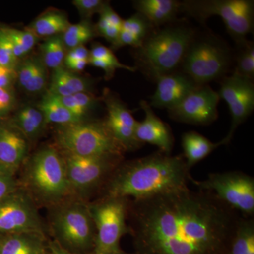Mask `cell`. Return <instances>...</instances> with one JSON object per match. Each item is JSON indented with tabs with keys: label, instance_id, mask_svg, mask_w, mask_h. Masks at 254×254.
<instances>
[{
	"label": "cell",
	"instance_id": "6da1fadb",
	"mask_svg": "<svg viewBox=\"0 0 254 254\" xmlns=\"http://www.w3.org/2000/svg\"><path fill=\"white\" fill-rule=\"evenodd\" d=\"M213 193L189 187L129 199L133 254H225L240 220Z\"/></svg>",
	"mask_w": 254,
	"mask_h": 254
},
{
	"label": "cell",
	"instance_id": "7a4b0ae2",
	"mask_svg": "<svg viewBox=\"0 0 254 254\" xmlns=\"http://www.w3.org/2000/svg\"><path fill=\"white\" fill-rule=\"evenodd\" d=\"M191 177L183 155L158 150L120 163L102 187L101 197L141 199L185 188Z\"/></svg>",
	"mask_w": 254,
	"mask_h": 254
},
{
	"label": "cell",
	"instance_id": "3957f363",
	"mask_svg": "<svg viewBox=\"0 0 254 254\" xmlns=\"http://www.w3.org/2000/svg\"><path fill=\"white\" fill-rule=\"evenodd\" d=\"M18 183L37 205L50 208L71 195L63 155L50 147L38 150L31 157Z\"/></svg>",
	"mask_w": 254,
	"mask_h": 254
},
{
	"label": "cell",
	"instance_id": "277c9868",
	"mask_svg": "<svg viewBox=\"0 0 254 254\" xmlns=\"http://www.w3.org/2000/svg\"><path fill=\"white\" fill-rule=\"evenodd\" d=\"M49 228L55 242L64 250L74 254H93L95 225L84 200L67 198L50 207Z\"/></svg>",
	"mask_w": 254,
	"mask_h": 254
},
{
	"label": "cell",
	"instance_id": "5b68a950",
	"mask_svg": "<svg viewBox=\"0 0 254 254\" xmlns=\"http://www.w3.org/2000/svg\"><path fill=\"white\" fill-rule=\"evenodd\" d=\"M194 32L184 25L170 26L150 33L137 48V59L143 71L156 80L173 73L194 39Z\"/></svg>",
	"mask_w": 254,
	"mask_h": 254
},
{
	"label": "cell",
	"instance_id": "8992f818",
	"mask_svg": "<svg viewBox=\"0 0 254 254\" xmlns=\"http://www.w3.org/2000/svg\"><path fill=\"white\" fill-rule=\"evenodd\" d=\"M180 11L204 21L220 16L233 39L242 46L254 28V1L252 0H187L180 2Z\"/></svg>",
	"mask_w": 254,
	"mask_h": 254
},
{
	"label": "cell",
	"instance_id": "52a82bcc",
	"mask_svg": "<svg viewBox=\"0 0 254 254\" xmlns=\"http://www.w3.org/2000/svg\"><path fill=\"white\" fill-rule=\"evenodd\" d=\"M56 141L64 153L79 156L123 155L121 145L114 138L105 122H81L60 126Z\"/></svg>",
	"mask_w": 254,
	"mask_h": 254
},
{
	"label": "cell",
	"instance_id": "ba28073f",
	"mask_svg": "<svg viewBox=\"0 0 254 254\" xmlns=\"http://www.w3.org/2000/svg\"><path fill=\"white\" fill-rule=\"evenodd\" d=\"M128 205V198L118 197H100L88 203L95 228L93 254H109L121 250L122 237L129 234Z\"/></svg>",
	"mask_w": 254,
	"mask_h": 254
},
{
	"label": "cell",
	"instance_id": "9c48e42d",
	"mask_svg": "<svg viewBox=\"0 0 254 254\" xmlns=\"http://www.w3.org/2000/svg\"><path fill=\"white\" fill-rule=\"evenodd\" d=\"M123 157H85L64 153L63 158L71 194L84 200L83 198L92 192L101 190L114 170L122 163Z\"/></svg>",
	"mask_w": 254,
	"mask_h": 254
},
{
	"label": "cell",
	"instance_id": "30bf717a",
	"mask_svg": "<svg viewBox=\"0 0 254 254\" xmlns=\"http://www.w3.org/2000/svg\"><path fill=\"white\" fill-rule=\"evenodd\" d=\"M198 190L213 193L220 201L249 218L254 215V178L240 171L210 173L205 180H190Z\"/></svg>",
	"mask_w": 254,
	"mask_h": 254
},
{
	"label": "cell",
	"instance_id": "8fae6325",
	"mask_svg": "<svg viewBox=\"0 0 254 254\" xmlns=\"http://www.w3.org/2000/svg\"><path fill=\"white\" fill-rule=\"evenodd\" d=\"M230 61L229 50L221 43L212 39H193L181 65L183 73L202 86L225 74Z\"/></svg>",
	"mask_w": 254,
	"mask_h": 254
},
{
	"label": "cell",
	"instance_id": "7c38bea8",
	"mask_svg": "<svg viewBox=\"0 0 254 254\" xmlns=\"http://www.w3.org/2000/svg\"><path fill=\"white\" fill-rule=\"evenodd\" d=\"M22 232L47 235L38 205L27 191L19 186L0 200V236Z\"/></svg>",
	"mask_w": 254,
	"mask_h": 254
},
{
	"label": "cell",
	"instance_id": "4fadbf2b",
	"mask_svg": "<svg viewBox=\"0 0 254 254\" xmlns=\"http://www.w3.org/2000/svg\"><path fill=\"white\" fill-rule=\"evenodd\" d=\"M220 99L228 105L232 117L230 129L221 141L222 145L229 144L237 128L250 116L254 109V85L252 80L234 73L224 78L218 92Z\"/></svg>",
	"mask_w": 254,
	"mask_h": 254
},
{
	"label": "cell",
	"instance_id": "5bb4252c",
	"mask_svg": "<svg viewBox=\"0 0 254 254\" xmlns=\"http://www.w3.org/2000/svg\"><path fill=\"white\" fill-rule=\"evenodd\" d=\"M220 98L210 86H199L187 95L181 103L168 110L170 118L179 123L209 125L218 118Z\"/></svg>",
	"mask_w": 254,
	"mask_h": 254
},
{
	"label": "cell",
	"instance_id": "9a60e30c",
	"mask_svg": "<svg viewBox=\"0 0 254 254\" xmlns=\"http://www.w3.org/2000/svg\"><path fill=\"white\" fill-rule=\"evenodd\" d=\"M157 88L150 97V105L153 108L170 110L199 86L185 73H169L156 79Z\"/></svg>",
	"mask_w": 254,
	"mask_h": 254
},
{
	"label": "cell",
	"instance_id": "2e32d148",
	"mask_svg": "<svg viewBox=\"0 0 254 254\" xmlns=\"http://www.w3.org/2000/svg\"><path fill=\"white\" fill-rule=\"evenodd\" d=\"M145 113L143 121L137 122L135 134L142 143H150L158 147L159 150L171 154L175 144V138L170 127L155 115L152 107L145 100L140 103Z\"/></svg>",
	"mask_w": 254,
	"mask_h": 254
},
{
	"label": "cell",
	"instance_id": "e0dca14e",
	"mask_svg": "<svg viewBox=\"0 0 254 254\" xmlns=\"http://www.w3.org/2000/svg\"><path fill=\"white\" fill-rule=\"evenodd\" d=\"M28 140L13 126L0 125V168L16 175L24 164Z\"/></svg>",
	"mask_w": 254,
	"mask_h": 254
},
{
	"label": "cell",
	"instance_id": "ac0fdd59",
	"mask_svg": "<svg viewBox=\"0 0 254 254\" xmlns=\"http://www.w3.org/2000/svg\"><path fill=\"white\" fill-rule=\"evenodd\" d=\"M0 254H44L48 240L38 232L1 235Z\"/></svg>",
	"mask_w": 254,
	"mask_h": 254
},
{
	"label": "cell",
	"instance_id": "d6986e66",
	"mask_svg": "<svg viewBox=\"0 0 254 254\" xmlns=\"http://www.w3.org/2000/svg\"><path fill=\"white\" fill-rule=\"evenodd\" d=\"M134 6L152 26H160L175 19L180 2L175 0H138L134 1Z\"/></svg>",
	"mask_w": 254,
	"mask_h": 254
},
{
	"label": "cell",
	"instance_id": "ffe728a7",
	"mask_svg": "<svg viewBox=\"0 0 254 254\" xmlns=\"http://www.w3.org/2000/svg\"><path fill=\"white\" fill-rule=\"evenodd\" d=\"M221 145V142L213 143L194 131L186 132L182 137L183 156L190 170Z\"/></svg>",
	"mask_w": 254,
	"mask_h": 254
},
{
	"label": "cell",
	"instance_id": "44dd1931",
	"mask_svg": "<svg viewBox=\"0 0 254 254\" xmlns=\"http://www.w3.org/2000/svg\"><path fill=\"white\" fill-rule=\"evenodd\" d=\"M152 26L149 21L139 13L123 20L120 36L113 46L115 48L125 46L140 48L150 34V28Z\"/></svg>",
	"mask_w": 254,
	"mask_h": 254
},
{
	"label": "cell",
	"instance_id": "7402d4cb",
	"mask_svg": "<svg viewBox=\"0 0 254 254\" xmlns=\"http://www.w3.org/2000/svg\"><path fill=\"white\" fill-rule=\"evenodd\" d=\"M88 88L89 82L86 79L62 66L54 70L48 94L55 96H67L81 92H87Z\"/></svg>",
	"mask_w": 254,
	"mask_h": 254
},
{
	"label": "cell",
	"instance_id": "603a6c76",
	"mask_svg": "<svg viewBox=\"0 0 254 254\" xmlns=\"http://www.w3.org/2000/svg\"><path fill=\"white\" fill-rule=\"evenodd\" d=\"M46 121L41 110L31 106H26L20 110L15 116V127L26 137V139H35L41 134Z\"/></svg>",
	"mask_w": 254,
	"mask_h": 254
},
{
	"label": "cell",
	"instance_id": "cb8c5ba5",
	"mask_svg": "<svg viewBox=\"0 0 254 254\" xmlns=\"http://www.w3.org/2000/svg\"><path fill=\"white\" fill-rule=\"evenodd\" d=\"M44 116L46 123L56 124L60 126L83 122L58 101L53 95L47 94L38 105Z\"/></svg>",
	"mask_w": 254,
	"mask_h": 254
},
{
	"label": "cell",
	"instance_id": "d4e9b609",
	"mask_svg": "<svg viewBox=\"0 0 254 254\" xmlns=\"http://www.w3.org/2000/svg\"><path fill=\"white\" fill-rule=\"evenodd\" d=\"M225 254H254V220L240 218Z\"/></svg>",
	"mask_w": 254,
	"mask_h": 254
},
{
	"label": "cell",
	"instance_id": "484cf974",
	"mask_svg": "<svg viewBox=\"0 0 254 254\" xmlns=\"http://www.w3.org/2000/svg\"><path fill=\"white\" fill-rule=\"evenodd\" d=\"M69 25L65 15L53 11L42 15L33 22L30 30L38 37H52L64 33Z\"/></svg>",
	"mask_w": 254,
	"mask_h": 254
},
{
	"label": "cell",
	"instance_id": "4316f807",
	"mask_svg": "<svg viewBox=\"0 0 254 254\" xmlns=\"http://www.w3.org/2000/svg\"><path fill=\"white\" fill-rule=\"evenodd\" d=\"M123 20L106 3L100 12V18L97 24V31L100 36L115 45L121 31Z\"/></svg>",
	"mask_w": 254,
	"mask_h": 254
},
{
	"label": "cell",
	"instance_id": "83f0119b",
	"mask_svg": "<svg viewBox=\"0 0 254 254\" xmlns=\"http://www.w3.org/2000/svg\"><path fill=\"white\" fill-rule=\"evenodd\" d=\"M42 62L46 67L57 69L62 67L66 53L63 38L60 36L50 37L41 46Z\"/></svg>",
	"mask_w": 254,
	"mask_h": 254
},
{
	"label": "cell",
	"instance_id": "f1b7e54d",
	"mask_svg": "<svg viewBox=\"0 0 254 254\" xmlns=\"http://www.w3.org/2000/svg\"><path fill=\"white\" fill-rule=\"evenodd\" d=\"M4 30L16 59L27 54L38 41V37L30 29L21 31L14 28H4Z\"/></svg>",
	"mask_w": 254,
	"mask_h": 254
},
{
	"label": "cell",
	"instance_id": "f546056e",
	"mask_svg": "<svg viewBox=\"0 0 254 254\" xmlns=\"http://www.w3.org/2000/svg\"><path fill=\"white\" fill-rule=\"evenodd\" d=\"M95 36V31L91 25L87 22L69 25L63 35L65 47L72 49L91 41Z\"/></svg>",
	"mask_w": 254,
	"mask_h": 254
},
{
	"label": "cell",
	"instance_id": "4dcf8cb0",
	"mask_svg": "<svg viewBox=\"0 0 254 254\" xmlns=\"http://www.w3.org/2000/svg\"><path fill=\"white\" fill-rule=\"evenodd\" d=\"M237 57L235 73L252 80L254 76V47L252 42H246Z\"/></svg>",
	"mask_w": 254,
	"mask_h": 254
},
{
	"label": "cell",
	"instance_id": "1f68e13d",
	"mask_svg": "<svg viewBox=\"0 0 254 254\" xmlns=\"http://www.w3.org/2000/svg\"><path fill=\"white\" fill-rule=\"evenodd\" d=\"M17 59L14 54L11 43L4 28L0 29V65L14 69Z\"/></svg>",
	"mask_w": 254,
	"mask_h": 254
},
{
	"label": "cell",
	"instance_id": "d6a6232c",
	"mask_svg": "<svg viewBox=\"0 0 254 254\" xmlns=\"http://www.w3.org/2000/svg\"><path fill=\"white\" fill-rule=\"evenodd\" d=\"M46 66L42 60L37 58L34 71L32 76L29 84L28 85L26 91L29 93H39L44 89L47 82Z\"/></svg>",
	"mask_w": 254,
	"mask_h": 254
},
{
	"label": "cell",
	"instance_id": "836d02e7",
	"mask_svg": "<svg viewBox=\"0 0 254 254\" xmlns=\"http://www.w3.org/2000/svg\"><path fill=\"white\" fill-rule=\"evenodd\" d=\"M89 58L105 60V61L109 62V63L116 65L119 68H123L127 71H132V72L136 71V68L127 66V65L120 63L118 58L114 55L112 50L103 45L97 44L93 46L91 53H90Z\"/></svg>",
	"mask_w": 254,
	"mask_h": 254
},
{
	"label": "cell",
	"instance_id": "e575fe53",
	"mask_svg": "<svg viewBox=\"0 0 254 254\" xmlns=\"http://www.w3.org/2000/svg\"><path fill=\"white\" fill-rule=\"evenodd\" d=\"M14 174L0 168V200L14 192L19 187Z\"/></svg>",
	"mask_w": 254,
	"mask_h": 254
},
{
	"label": "cell",
	"instance_id": "d590c367",
	"mask_svg": "<svg viewBox=\"0 0 254 254\" xmlns=\"http://www.w3.org/2000/svg\"><path fill=\"white\" fill-rule=\"evenodd\" d=\"M106 3L101 0H74L73 4L77 8L83 16H91L95 13H100Z\"/></svg>",
	"mask_w": 254,
	"mask_h": 254
},
{
	"label": "cell",
	"instance_id": "8d00e7d4",
	"mask_svg": "<svg viewBox=\"0 0 254 254\" xmlns=\"http://www.w3.org/2000/svg\"><path fill=\"white\" fill-rule=\"evenodd\" d=\"M15 96L11 88H0V118L9 115L15 105Z\"/></svg>",
	"mask_w": 254,
	"mask_h": 254
},
{
	"label": "cell",
	"instance_id": "74e56055",
	"mask_svg": "<svg viewBox=\"0 0 254 254\" xmlns=\"http://www.w3.org/2000/svg\"><path fill=\"white\" fill-rule=\"evenodd\" d=\"M53 96H55V95H53ZM55 97L62 105H63L66 109L69 110L75 116L84 121V118L86 114L82 110L81 107L78 104L74 95Z\"/></svg>",
	"mask_w": 254,
	"mask_h": 254
},
{
	"label": "cell",
	"instance_id": "f35d334b",
	"mask_svg": "<svg viewBox=\"0 0 254 254\" xmlns=\"http://www.w3.org/2000/svg\"><path fill=\"white\" fill-rule=\"evenodd\" d=\"M16 77L14 69L0 65V88H11Z\"/></svg>",
	"mask_w": 254,
	"mask_h": 254
},
{
	"label": "cell",
	"instance_id": "ab89813d",
	"mask_svg": "<svg viewBox=\"0 0 254 254\" xmlns=\"http://www.w3.org/2000/svg\"><path fill=\"white\" fill-rule=\"evenodd\" d=\"M74 95L78 104L85 113H88L95 105V98L87 92H81Z\"/></svg>",
	"mask_w": 254,
	"mask_h": 254
},
{
	"label": "cell",
	"instance_id": "60d3db41",
	"mask_svg": "<svg viewBox=\"0 0 254 254\" xmlns=\"http://www.w3.org/2000/svg\"><path fill=\"white\" fill-rule=\"evenodd\" d=\"M90 53L84 46L76 47L68 52L65 57V62L76 61L89 59Z\"/></svg>",
	"mask_w": 254,
	"mask_h": 254
},
{
	"label": "cell",
	"instance_id": "b9f144b4",
	"mask_svg": "<svg viewBox=\"0 0 254 254\" xmlns=\"http://www.w3.org/2000/svg\"><path fill=\"white\" fill-rule=\"evenodd\" d=\"M88 64H91L92 66L95 67L100 68L104 70L107 77L110 78L113 76L114 73L116 69L119 68L118 66L113 64L109 63V62L105 61V60L100 59H93V58H89L88 59Z\"/></svg>",
	"mask_w": 254,
	"mask_h": 254
},
{
	"label": "cell",
	"instance_id": "7bdbcfd3",
	"mask_svg": "<svg viewBox=\"0 0 254 254\" xmlns=\"http://www.w3.org/2000/svg\"><path fill=\"white\" fill-rule=\"evenodd\" d=\"M44 254H74L64 250L61 246L58 245L56 242L48 240L46 252Z\"/></svg>",
	"mask_w": 254,
	"mask_h": 254
},
{
	"label": "cell",
	"instance_id": "ee69618b",
	"mask_svg": "<svg viewBox=\"0 0 254 254\" xmlns=\"http://www.w3.org/2000/svg\"><path fill=\"white\" fill-rule=\"evenodd\" d=\"M68 70L72 71H82L88 64V60H76V61L65 62Z\"/></svg>",
	"mask_w": 254,
	"mask_h": 254
},
{
	"label": "cell",
	"instance_id": "f6af8a7d",
	"mask_svg": "<svg viewBox=\"0 0 254 254\" xmlns=\"http://www.w3.org/2000/svg\"><path fill=\"white\" fill-rule=\"evenodd\" d=\"M109 254H130V253H127V252H124L123 250H120L118 251V252H113V253Z\"/></svg>",
	"mask_w": 254,
	"mask_h": 254
},
{
	"label": "cell",
	"instance_id": "bcb514c9",
	"mask_svg": "<svg viewBox=\"0 0 254 254\" xmlns=\"http://www.w3.org/2000/svg\"><path fill=\"white\" fill-rule=\"evenodd\" d=\"M0 243H1V237H0Z\"/></svg>",
	"mask_w": 254,
	"mask_h": 254
}]
</instances>
